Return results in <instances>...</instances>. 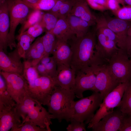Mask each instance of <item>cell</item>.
Returning a JSON list of instances; mask_svg holds the SVG:
<instances>
[{"instance_id": "6da1fadb", "label": "cell", "mask_w": 131, "mask_h": 131, "mask_svg": "<svg viewBox=\"0 0 131 131\" xmlns=\"http://www.w3.org/2000/svg\"><path fill=\"white\" fill-rule=\"evenodd\" d=\"M96 36L94 33L88 32L82 37L74 35L68 41L72 53L70 66L76 74L82 68L96 65Z\"/></svg>"}, {"instance_id": "7a4b0ae2", "label": "cell", "mask_w": 131, "mask_h": 131, "mask_svg": "<svg viewBox=\"0 0 131 131\" xmlns=\"http://www.w3.org/2000/svg\"><path fill=\"white\" fill-rule=\"evenodd\" d=\"M75 97L73 91L56 86L47 106L48 111L52 115V119H57L59 123L63 120L70 122L73 113L72 103Z\"/></svg>"}, {"instance_id": "3957f363", "label": "cell", "mask_w": 131, "mask_h": 131, "mask_svg": "<svg viewBox=\"0 0 131 131\" xmlns=\"http://www.w3.org/2000/svg\"><path fill=\"white\" fill-rule=\"evenodd\" d=\"M42 105L27 94L23 101L16 103L15 106L22 119V122L28 120L48 131H51L49 126L52 124V115Z\"/></svg>"}, {"instance_id": "277c9868", "label": "cell", "mask_w": 131, "mask_h": 131, "mask_svg": "<svg viewBox=\"0 0 131 131\" xmlns=\"http://www.w3.org/2000/svg\"><path fill=\"white\" fill-rule=\"evenodd\" d=\"M9 12L10 25L8 37V45L10 50L17 46L15 38L16 29L22 24L33 9L22 0H6Z\"/></svg>"}, {"instance_id": "5b68a950", "label": "cell", "mask_w": 131, "mask_h": 131, "mask_svg": "<svg viewBox=\"0 0 131 131\" xmlns=\"http://www.w3.org/2000/svg\"><path fill=\"white\" fill-rule=\"evenodd\" d=\"M73 102V113L72 119L88 123L94 115V112L99 107L103 98L100 93L93 92L90 96L82 97Z\"/></svg>"}, {"instance_id": "8992f818", "label": "cell", "mask_w": 131, "mask_h": 131, "mask_svg": "<svg viewBox=\"0 0 131 131\" xmlns=\"http://www.w3.org/2000/svg\"><path fill=\"white\" fill-rule=\"evenodd\" d=\"M107 65L112 76L118 84L131 80V60L125 50L120 48Z\"/></svg>"}, {"instance_id": "52a82bcc", "label": "cell", "mask_w": 131, "mask_h": 131, "mask_svg": "<svg viewBox=\"0 0 131 131\" xmlns=\"http://www.w3.org/2000/svg\"><path fill=\"white\" fill-rule=\"evenodd\" d=\"M128 82L119 84L106 96L100 105L99 109L89 122L88 128H91L95 124L99 122L105 115L112 112L114 109L118 106Z\"/></svg>"}, {"instance_id": "ba28073f", "label": "cell", "mask_w": 131, "mask_h": 131, "mask_svg": "<svg viewBox=\"0 0 131 131\" xmlns=\"http://www.w3.org/2000/svg\"><path fill=\"white\" fill-rule=\"evenodd\" d=\"M4 78L7 89L16 104L22 102L27 94L28 88L27 82L22 75L0 71Z\"/></svg>"}, {"instance_id": "9c48e42d", "label": "cell", "mask_w": 131, "mask_h": 131, "mask_svg": "<svg viewBox=\"0 0 131 131\" xmlns=\"http://www.w3.org/2000/svg\"><path fill=\"white\" fill-rule=\"evenodd\" d=\"M91 66L96 76L93 91L99 93L103 99L119 84L115 82L112 76L107 64Z\"/></svg>"}, {"instance_id": "30bf717a", "label": "cell", "mask_w": 131, "mask_h": 131, "mask_svg": "<svg viewBox=\"0 0 131 131\" xmlns=\"http://www.w3.org/2000/svg\"><path fill=\"white\" fill-rule=\"evenodd\" d=\"M96 32L97 40L95 48V58L100 65L107 64L120 48L115 41L106 37L101 32L96 30Z\"/></svg>"}, {"instance_id": "8fae6325", "label": "cell", "mask_w": 131, "mask_h": 131, "mask_svg": "<svg viewBox=\"0 0 131 131\" xmlns=\"http://www.w3.org/2000/svg\"><path fill=\"white\" fill-rule=\"evenodd\" d=\"M96 79L92 66L81 69L76 73L74 92L79 98L83 97V93L87 90L93 91Z\"/></svg>"}, {"instance_id": "7c38bea8", "label": "cell", "mask_w": 131, "mask_h": 131, "mask_svg": "<svg viewBox=\"0 0 131 131\" xmlns=\"http://www.w3.org/2000/svg\"><path fill=\"white\" fill-rule=\"evenodd\" d=\"M16 47L7 55L0 49V71L15 73L22 75L24 68L23 62Z\"/></svg>"}, {"instance_id": "4fadbf2b", "label": "cell", "mask_w": 131, "mask_h": 131, "mask_svg": "<svg viewBox=\"0 0 131 131\" xmlns=\"http://www.w3.org/2000/svg\"><path fill=\"white\" fill-rule=\"evenodd\" d=\"M126 114L118 108L105 115L91 128L93 131H117L119 130Z\"/></svg>"}, {"instance_id": "5bb4252c", "label": "cell", "mask_w": 131, "mask_h": 131, "mask_svg": "<svg viewBox=\"0 0 131 131\" xmlns=\"http://www.w3.org/2000/svg\"><path fill=\"white\" fill-rule=\"evenodd\" d=\"M105 17L107 26L117 36L119 48L125 50L129 29L131 25V21L123 20L117 18Z\"/></svg>"}, {"instance_id": "9a60e30c", "label": "cell", "mask_w": 131, "mask_h": 131, "mask_svg": "<svg viewBox=\"0 0 131 131\" xmlns=\"http://www.w3.org/2000/svg\"><path fill=\"white\" fill-rule=\"evenodd\" d=\"M35 84L39 102L47 106L52 92L57 86L55 81L49 76L40 75L36 79Z\"/></svg>"}, {"instance_id": "2e32d148", "label": "cell", "mask_w": 131, "mask_h": 131, "mask_svg": "<svg viewBox=\"0 0 131 131\" xmlns=\"http://www.w3.org/2000/svg\"><path fill=\"white\" fill-rule=\"evenodd\" d=\"M75 76V70L70 66L57 63L56 75L53 78L57 86L74 91Z\"/></svg>"}, {"instance_id": "e0dca14e", "label": "cell", "mask_w": 131, "mask_h": 131, "mask_svg": "<svg viewBox=\"0 0 131 131\" xmlns=\"http://www.w3.org/2000/svg\"><path fill=\"white\" fill-rule=\"evenodd\" d=\"M20 115L15 106L0 105V131H8L22 123Z\"/></svg>"}, {"instance_id": "ac0fdd59", "label": "cell", "mask_w": 131, "mask_h": 131, "mask_svg": "<svg viewBox=\"0 0 131 131\" xmlns=\"http://www.w3.org/2000/svg\"><path fill=\"white\" fill-rule=\"evenodd\" d=\"M24 68L22 75L28 85L27 94L33 99L38 101V98L35 86V82L40 76L36 66L30 60H26L23 62Z\"/></svg>"}, {"instance_id": "d6986e66", "label": "cell", "mask_w": 131, "mask_h": 131, "mask_svg": "<svg viewBox=\"0 0 131 131\" xmlns=\"http://www.w3.org/2000/svg\"><path fill=\"white\" fill-rule=\"evenodd\" d=\"M10 25V18L7 3L0 6V49L7 53L8 37Z\"/></svg>"}, {"instance_id": "ffe728a7", "label": "cell", "mask_w": 131, "mask_h": 131, "mask_svg": "<svg viewBox=\"0 0 131 131\" xmlns=\"http://www.w3.org/2000/svg\"><path fill=\"white\" fill-rule=\"evenodd\" d=\"M70 15L86 21L91 26L96 24V16L91 12L86 0H75Z\"/></svg>"}, {"instance_id": "44dd1931", "label": "cell", "mask_w": 131, "mask_h": 131, "mask_svg": "<svg viewBox=\"0 0 131 131\" xmlns=\"http://www.w3.org/2000/svg\"><path fill=\"white\" fill-rule=\"evenodd\" d=\"M72 54L71 48L67 42L57 39L56 45L52 54L57 63L70 66Z\"/></svg>"}, {"instance_id": "7402d4cb", "label": "cell", "mask_w": 131, "mask_h": 131, "mask_svg": "<svg viewBox=\"0 0 131 131\" xmlns=\"http://www.w3.org/2000/svg\"><path fill=\"white\" fill-rule=\"evenodd\" d=\"M45 51L42 37L37 38L27 51L24 58L31 61L36 66L45 55Z\"/></svg>"}, {"instance_id": "603a6c76", "label": "cell", "mask_w": 131, "mask_h": 131, "mask_svg": "<svg viewBox=\"0 0 131 131\" xmlns=\"http://www.w3.org/2000/svg\"><path fill=\"white\" fill-rule=\"evenodd\" d=\"M57 39L67 42L74 35L66 18H59L56 25L51 31Z\"/></svg>"}, {"instance_id": "cb8c5ba5", "label": "cell", "mask_w": 131, "mask_h": 131, "mask_svg": "<svg viewBox=\"0 0 131 131\" xmlns=\"http://www.w3.org/2000/svg\"><path fill=\"white\" fill-rule=\"evenodd\" d=\"M66 19L71 30L77 37H82L85 35L91 26L86 21L71 15Z\"/></svg>"}, {"instance_id": "d4e9b609", "label": "cell", "mask_w": 131, "mask_h": 131, "mask_svg": "<svg viewBox=\"0 0 131 131\" xmlns=\"http://www.w3.org/2000/svg\"><path fill=\"white\" fill-rule=\"evenodd\" d=\"M16 103L7 89L5 80L0 75V105L6 107L15 106Z\"/></svg>"}, {"instance_id": "484cf974", "label": "cell", "mask_w": 131, "mask_h": 131, "mask_svg": "<svg viewBox=\"0 0 131 131\" xmlns=\"http://www.w3.org/2000/svg\"><path fill=\"white\" fill-rule=\"evenodd\" d=\"M16 38L18 41L16 47L18 53L22 58H24L34 39L25 32L19 34Z\"/></svg>"}, {"instance_id": "4316f807", "label": "cell", "mask_w": 131, "mask_h": 131, "mask_svg": "<svg viewBox=\"0 0 131 131\" xmlns=\"http://www.w3.org/2000/svg\"><path fill=\"white\" fill-rule=\"evenodd\" d=\"M123 113H131V80L127 83L121 100L117 106Z\"/></svg>"}, {"instance_id": "83f0119b", "label": "cell", "mask_w": 131, "mask_h": 131, "mask_svg": "<svg viewBox=\"0 0 131 131\" xmlns=\"http://www.w3.org/2000/svg\"><path fill=\"white\" fill-rule=\"evenodd\" d=\"M96 18V30L102 33L106 37L118 44V37L107 26L104 16Z\"/></svg>"}, {"instance_id": "f1b7e54d", "label": "cell", "mask_w": 131, "mask_h": 131, "mask_svg": "<svg viewBox=\"0 0 131 131\" xmlns=\"http://www.w3.org/2000/svg\"><path fill=\"white\" fill-rule=\"evenodd\" d=\"M42 15L40 10H33L30 13L22 24L19 31V34L25 31L30 27L39 23L41 19Z\"/></svg>"}, {"instance_id": "f546056e", "label": "cell", "mask_w": 131, "mask_h": 131, "mask_svg": "<svg viewBox=\"0 0 131 131\" xmlns=\"http://www.w3.org/2000/svg\"><path fill=\"white\" fill-rule=\"evenodd\" d=\"M42 38L45 51L44 56H49L52 54L54 49L57 42L56 38L51 31L46 32Z\"/></svg>"}, {"instance_id": "4dcf8cb0", "label": "cell", "mask_w": 131, "mask_h": 131, "mask_svg": "<svg viewBox=\"0 0 131 131\" xmlns=\"http://www.w3.org/2000/svg\"><path fill=\"white\" fill-rule=\"evenodd\" d=\"M58 19L52 14L48 12L42 15L41 19L39 23L46 30V32L49 31L54 28Z\"/></svg>"}, {"instance_id": "1f68e13d", "label": "cell", "mask_w": 131, "mask_h": 131, "mask_svg": "<svg viewBox=\"0 0 131 131\" xmlns=\"http://www.w3.org/2000/svg\"><path fill=\"white\" fill-rule=\"evenodd\" d=\"M11 131H48L45 128H41L28 120L22 122L19 126L11 129Z\"/></svg>"}, {"instance_id": "d6a6232c", "label": "cell", "mask_w": 131, "mask_h": 131, "mask_svg": "<svg viewBox=\"0 0 131 131\" xmlns=\"http://www.w3.org/2000/svg\"><path fill=\"white\" fill-rule=\"evenodd\" d=\"M75 0H63L58 16L59 18H66L70 15Z\"/></svg>"}, {"instance_id": "836d02e7", "label": "cell", "mask_w": 131, "mask_h": 131, "mask_svg": "<svg viewBox=\"0 0 131 131\" xmlns=\"http://www.w3.org/2000/svg\"><path fill=\"white\" fill-rule=\"evenodd\" d=\"M117 18L124 21H131V6H123L113 13Z\"/></svg>"}, {"instance_id": "e575fe53", "label": "cell", "mask_w": 131, "mask_h": 131, "mask_svg": "<svg viewBox=\"0 0 131 131\" xmlns=\"http://www.w3.org/2000/svg\"><path fill=\"white\" fill-rule=\"evenodd\" d=\"M57 0H39L33 8L34 10L49 11L55 4Z\"/></svg>"}, {"instance_id": "d590c367", "label": "cell", "mask_w": 131, "mask_h": 131, "mask_svg": "<svg viewBox=\"0 0 131 131\" xmlns=\"http://www.w3.org/2000/svg\"><path fill=\"white\" fill-rule=\"evenodd\" d=\"M70 123L67 126L66 129L67 131H86V123L81 122L74 119L70 120Z\"/></svg>"}, {"instance_id": "8d00e7d4", "label": "cell", "mask_w": 131, "mask_h": 131, "mask_svg": "<svg viewBox=\"0 0 131 131\" xmlns=\"http://www.w3.org/2000/svg\"><path fill=\"white\" fill-rule=\"evenodd\" d=\"M57 62L53 56L51 59L44 65L50 76L54 78L55 76L57 71Z\"/></svg>"}, {"instance_id": "74e56055", "label": "cell", "mask_w": 131, "mask_h": 131, "mask_svg": "<svg viewBox=\"0 0 131 131\" xmlns=\"http://www.w3.org/2000/svg\"><path fill=\"white\" fill-rule=\"evenodd\" d=\"M120 131H131V117L126 114L123 120Z\"/></svg>"}, {"instance_id": "f35d334b", "label": "cell", "mask_w": 131, "mask_h": 131, "mask_svg": "<svg viewBox=\"0 0 131 131\" xmlns=\"http://www.w3.org/2000/svg\"><path fill=\"white\" fill-rule=\"evenodd\" d=\"M119 3L116 0H107V7L108 9L112 11L113 13L120 9Z\"/></svg>"}, {"instance_id": "ab89813d", "label": "cell", "mask_w": 131, "mask_h": 131, "mask_svg": "<svg viewBox=\"0 0 131 131\" xmlns=\"http://www.w3.org/2000/svg\"><path fill=\"white\" fill-rule=\"evenodd\" d=\"M63 1V0H57L53 8L49 11V12L58 18L60 7Z\"/></svg>"}, {"instance_id": "60d3db41", "label": "cell", "mask_w": 131, "mask_h": 131, "mask_svg": "<svg viewBox=\"0 0 131 131\" xmlns=\"http://www.w3.org/2000/svg\"><path fill=\"white\" fill-rule=\"evenodd\" d=\"M88 5L92 8L100 11H105L107 9L96 3L94 0H86Z\"/></svg>"}, {"instance_id": "b9f144b4", "label": "cell", "mask_w": 131, "mask_h": 131, "mask_svg": "<svg viewBox=\"0 0 131 131\" xmlns=\"http://www.w3.org/2000/svg\"><path fill=\"white\" fill-rule=\"evenodd\" d=\"M36 67L40 75L49 76L46 68L44 65L39 62L36 66Z\"/></svg>"}, {"instance_id": "7bdbcfd3", "label": "cell", "mask_w": 131, "mask_h": 131, "mask_svg": "<svg viewBox=\"0 0 131 131\" xmlns=\"http://www.w3.org/2000/svg\"><path fill=\"white\" fill-rule=\"evenodd\" d=\"M125 50L128 55H131V34L128 35L125 47Z\"/></svg>"}, {"instance_id": "ee69618b", "label": "cell", "mask_w": 131, "mask_h": 131, "mask_svg": "<svg viewBox=\"0 0 131 131\" xmlns=\"http://www.w3.org/2000/svg\"><path fill=\"white\" fill-rule=\"evenodd\" d=\"M44 29L41 25L36 29L31 36L34 39L41 35L44 32Z\"/></svg>"}, {"instance_id": "f6af8a7d", "label": "cell", "mask_w": 131, "mask_h": 131, "mask_svg": "<svg viewBox=\"0 0 131 131\" xmlns=\"http://www.w3.org/2000/svg\"><path fill=\"white\" fill-rule=\"evenodd\" d=\"M41 25L39 23H37L33 26L30 27L25 32L28 34L31 35L34 31L38 28Z\"/></svg>"}, {"instance_id": "bcb514c9", "label": "cell", "mask_w": 131, "mask_h": 131, "mask_svg": "<svg viewBox=\"0 0 131 131\" xmlns=\"http://www.w3.org/2000/svg\"><path fill=\"white\" fill-rule=\"evenodd\" d=\"M22 0L25 3L32 9L33 8L37 3L39 0Z\"/></svg>"}, {"instance_id": "7dc6e473", "label": "cell", "mask_w": 131, "mask_h": 131, "mask_svg": "<svg viewBox=\"0 0 131 131\" xmlns=\"http://www.w3.org/2000/svg\"><path fill=\"white\" fill-rule=\"evenodd\" d=\"M97 3L107 9V0H94Z\"/></svg>"}, {"instance_id": "c3c4849f", "label": "cell", "mask_w": 131, "mask_h": 131, "mask_svg": "<svg viewBox=\"0 0 131 131\" xmlns=\"http://www.w3.org/2000/svg\"><path fill=\"white\" fill-rule=\"evenodd\" d=\"M120 4H121L123 6H125V3L123 0H116Z\"/></svg>"}, {"instance_id": "681fc988", "label": "cell", "mask_w": 131, "mask_h": 131, "mask_svg": "<svg viewBox=\"0 0 131 131\" xmlns=\"http://www.w3.org/2000/svg\"><path fill=\"white\" fill-rule=\"evenodd\" d=\"M125 3L131 6V0H123Z\"/></svg>"}, {"instance_id": "f907efd6", "label": "cell", "mask_w": 131, "mask_h": 131, "mask_svg": "<svg viewBox=\"0 0 131 131\" xmlns=\"http://www.w3.org/2000/svg\"><path fill=\"white\" fill-rule=\"evenodd\" d=\"M6 1V0H0V6L4 4Z\"/></svg>"}, {"instance_id": "816d5d0a", "label": "cell", "mask_w": 131, "mask_h": 131, "mask_svg": "<svg viewBox=\"0 0 131 131\" xmlns=\"http://www.w3.org/2000/svg\"><path fill=\"white\" fill-rule=\"evenodd\" d=\"M128 115H129L131 117V113Z\"/></svg>"}, {"instance_id": "f5cc1de1", "label": "cell", "mask_w": 131, "mask_h": 131, "mask_svg": "<svg viewBox=\"0 0 131 131\" xmlns=\"http://www.w3.org/2000/svg\"><path fill=\"white\" fill-rule=\"evenodd\" d=\"M130 56H131V58H130V59H131V55H130Z\"/></svg>"}]
</instances>
